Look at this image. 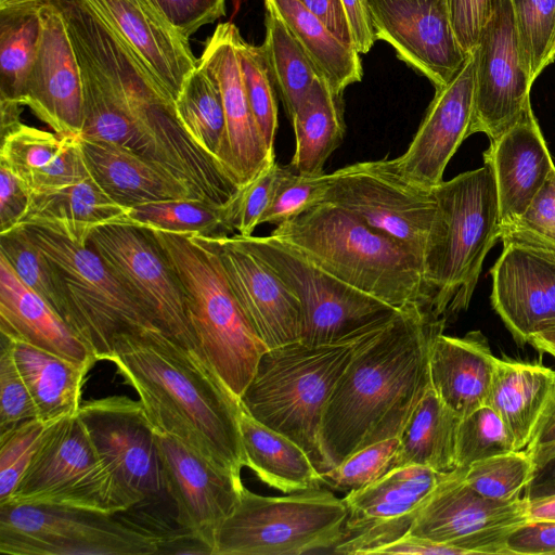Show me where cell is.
I'll use <instances>...</instances> for the list:
<instances>
[{
	"instance_id": "obj_61",
	"label": "cell",
	"mask_w": 555,
	"mask_h": 555,
	"mask_svg": "<svg viewBox=\"0 0 555 555\" xmlns=\"http://www.w3.org/2000/svg\"><path fill=\"white\" fill-rule=\"evenodd\" d=\"M555 496V456L537 467L524 490L522 498L534 502Z\"/></svg>"
},
{
	"instance_id": "obj_12",
	"label": "cell",
	"mask_w": 555,
	"mask_h": 555,
	"mask_svg": "<svg viewBox=\"0 0 555 555\" xmlns=\"http://www.w3.org/2000/svg\"><path fill=\"white\" fill-rule=\"evenodd\" d=\"M321 203L349 211L398 241L425 264L440 230L434 189L406 178L395 159L354 163L326 173Z\"/></svg>"
},
{
	"instance_id": "obj_25",
	"label": "cell",
	"mask_w": 555,
	"mask_h": 555,
	"mask_svg": "<svg viewBox=\"0 0 555 555\" xmlns=\"http://www.w3.org/2000/svg\"><path fill=\"white\" fill-rule=\"evenodd\" d=\"M137 53L175 100L198 60L150 0H86Z\"/></svg>"
},
{
	"instance_id": "obj_32",
	"label": "cell",
	"mask_w": 555,
	"mask_h": 555,
	"mask_svg": "<svg viewBox=\"0 0 555 555\" xmlns=\"http://www.w3.org/2000/svg\"><path fill=\"white\" fill-rule=\"evenodd\" d=\"M554 388V370L539 363L498 358L487 405L507 427L515 450L527 447Z\"/></svg>"
},
{
	"instance_id": "obj_45",
	"label": "cell",
	"mask_w": 555,
	"mask_h": 555,
	"mask_svg": "<svg viewBox=\"0 0 555 555\" xmlns=\"http://www.w3.org/2000/svg\"><path fill=\"white\" fill-rule=\"evenodd\" d=\"M237 53L249 106L268 150L274 152L278 103L270 66L262 47L248 43L242 36Z\"/></svg>"
},
{
	"instance_id": "obj_54",
	"label": "cell",
	"mask_w": 555,
	"mask_h": 555,
	"mask_svg": "<svg viewBox=\"0 0 555 555\" xmlns=\"http://www.w3.org/2000/svg\"><path fill=\"white\" fill-rule=\"evenodd\" d=\"M505 0H447L451 24L465 54L477 47L487 23Z\"/></svg>"
},
{
	"instance_id": "obj_60",
	"label": "cell",
	"mask_w": 555,
	"mask_h": 555,
	"mask_svg": "<svg viewBox=\"0 0 555 555\" xmlns=\"http://www.w3.org/2000/svg\"><path fill=\"white\" fill-rule=\"evenodd\" d=\"M374 554H435V555H466L464 551L448 544L438 543L413 534H405L396 541L385 544L373 552Z\"/></svg>"
},
{
	"instance_id": "obj_44",
	"label": "cell",
	"mask_w": 555,
	"mask_h": 555,
	"mask_svg": "<svg viewBox=\"0 0 555 555\" xmlns=\"http://www.w3.org/2000/svg\"><path fill=\"white\" fill-rule=\"evenodd\" d=\"M533 472L534 464L526 450H513L470 464L464 481L482 496L513 501L521 498Z\"/></svg>"
},
{
	"instance_id": "obj_56",
	"label": "cell",
	"mask_w": 555,
	"mask_h": 555,
	"mask_svg": "<svg viewBox=\"0 0 555 555\" xmlns=\"http://www.w3.org/2000/svg\"><path fill=\"white\" fill-rule=\"evenodd\" d=\"M29 201V192L23 183L0 164V232L15 228L24 215Z\"/></svg>"
},
{
	"instance_id": "obj_18",
	"label": "cell",
	"mask_w": 555,
	"mask_h": 555,
	"mask_svg": "<svg viewBox=\"0 0 555 555\" xmlns=\"http://www.w3.org/2000/svg\"><path fill=\"white\" fill-rule=\"evenodd\" d=\"M377 40L428 78L448 83L468 57L455 37L447 0H366Z\"/></svg>"
},
{
	"instance_id": "obj_33",
	"label": "cell",
	"mask_w": 555,
	"mask_h": 555,
	"mask_svg": "<svg viewBox=\"0 0 555 555\" xmlns=\"http://www.w3.org/2000/svg\"><path fill=\"white\" fill-rule=\"evenodd\" d=\"M238 426L246 466L262 482L284 493L323 483L322 474L296 442L255 420L241 403Z\"/></svg>"
},
{
	"instance_id": "obj_37",
	"label": "cell",
	"mask_w": 555,
	"mask_h": 555,
	"mask_svg": "<svg viewBox=\"0 0 555 555\" xmlns=\"http://www.w3.org/2000/svg\"><path fill=\"white\" fill-rule=\"evenodd\" d=\"M272 1L334 95L341 98L349 85L361 81L362 64L354 48L339 41L297 0Z\"/></svg>"
},
{
	"instance_id": "obj_62",
	"label": "cell",
	"mask_w": 555,
	"mask_h": 555,
	"mask_svg": "<svg viewBox=\"0 0 555 555\" xmlns=\"http://www.w3.org/2000/svg\"><path fill=\"white\" fill-rule=\"evenodd\" d=\"M528 344L540 352H545L555 358V325L532 334Z\"/></svg>"
},
{
	"instance_id": "obj_30",
	"label": "cell",
	"mask_w": 555,
	"mask_h": 555,
	"mask_svg": "<svg viewBox=\"0 0 555 555\" xmlns=\"http://www.w3.org/2000/svg\"><path fill=\"white\" fill-rule=\"evenodd\" d=\"M0 332L78 363L96 359L55 310L26 286L0 256Z\"/></svg>"
},
{
	"instance_id": "obj_22",
	"label": "cell",
	"mask_w": 555,
	"mask_h": 555,
	"mask_svg": "<svg viewBox=\"0 0 555 555\" xmlns=\"http://www.w3.org/2000/svg\"><path fill=\"white\" fill-rule=\"evenodd\" d=\"M490 269V300L514 340L555 325V251L516 242L503 243Z\"/></svg>"
},
{
	"instance_id": "obj_8",
	"label": "cell",
	"mask_w": 555,
	"mask_h": 555,
	"mask_svg": "<svg viewBox=\"0 0 555 555\" xmlns=\"http://www.w3.org/2000/svg\"><path fill=\"white\" fill-rule=\"evenodd\" d=\"M53 264L65 304L64 321L96 361H108L124 334L159 330L88 244L49 230L21 225Z\"/></svg>"
},
{
	"instance_id": "obj_40",
	"label": "cell",
	"mask_w": 555,
	"mask_h": 555,
	"mask_svg": "<svg viewBox=\"0 0 555 555\" xmlns=\"http://www.w3.org/2000/svg\"><path fill=\"white\" fill-rule=\"evenodd\" d=\"M43 5L0 10V102L21 105L24 85L40 43Z\"/></svg>"
},
{
	"instance_id": "obj_52",
	"label": "cell",
	"mask_w": 555,
	"mask_h": 555,
	"mask_svg": "<svg viewBox=\"0 0 555 555\" xmlns=\"http://www.w3.org/2000/svg\"><path fill=\"white\" fill-rule=\"evenodd\" d=\"M327 188L326 173L304 176L286 167L274 198L261 219L262 223L280 225L308 207L319 204Z\"/></svg>"
},
{
	"instance_id": "obj_19",
	"label": "cell",
	"mask_w": 555,
	"mask_h": 555,
	"mask_svg": "<svg viewBox=\"0 0 555 555\" xmlns=\"http://www.w3.org/2000/svg\"><path fill=\"white\" fill-rule=\"evenodd\" d=\"M155 437L164 488L177 507L176 521L212 552L216 531L234 509L244 487L241 477L176 437L158 430Z\"/></svg>"
},
{
	"instance_id": "obj_48",
	"label": "cell",
	"mask_w": 555,
	"mask_h": 555,
	"mask_svg": "<svg viewBox=\"0 0 555 555\" xmlns=\"http://www.w3.org/2000/svg\"><path fill=\"white\" fill-rule=\"evenodd\" d=\"M286 166L271 160L250 181L240 185L232 198L225 203L227 217L233 230L242 236H250L261 224L270 207Z\"/></svg>"
},
{
	"instance_id": "obj_20",
	"label": "cell",
	"mask_w": 555,
	"mask_h": 555,
	"mask_svg": "<svg viewBox=\"0 0 555 555\" xmlns=\"http://www.w3.org/2000/svg\"><path fill=\"white\" fill-rule=\"evenodd\" d=\"M42 30L28 72L21 105L55 133L80 135L83 126L81 68L65 23L54 5L41 9Z\"/></svg>"
},
{
	"instance_id": "obj_24",
	"label": "cell",
	"mask_w": 555,
	"mask_h": 555,
	"mask_svg": "<svg viewBox=\"0 0 555 555\" xmlns=\"http://www.w3.org/2000/svg\"><path fill=\"white\" fill-rule=\"evenodd\" d=\"M238 28L231 22L217 25L206 40L198 62L217 82L224 108L229 171L243 185L275 159L260 133L247 99L237 53Z\"/></svg>"
},
{
	"instance_id": "obj_6",
	"label": "cell",
	"mask_w": 555,
	"mask_h": 555,
	"mask_svg": "<svg viewBox=\"0 0 555 555\" xmlns=\"http://www.w3.org/2000/svg\"><path fill=\"white\" fill-rule=\"evenodd\" d=\"M434 190L440 230L424 264L427 310L447 324L468 308L483 260L501 237L500 208L487 165L442 181Z\"/></svg>"
},
{
	"instance_id": "obj_43",
	"label": "cell",
	"mask_w": 555,
	"mask_h": 555,
	"mask_svg": "<svg viewBox=\"0 0 555 555\" xmlns=\"http://www.w3.org/2000/svg\"><path fill=\"white\" fill-rule=\"evenodd\" d=\"M518 43L534 81L555 61V0H511Z\"/></svg>"
},
{
	"instance_id": "obj_17",
	"label": "cell",
	"mask_w": 555,
	"mask_h": 555,
	"mask_svg": "<svg viewBox=\"0 0 555 555\" xmlns=\"http://www.w3.org/2000/svg\"><path fill=\"white\" fill-rule=\"evenodd\" d=\"M475 61L470 135L490 140L516 125L531 107L532 80L516 33L511 0L496 10L472 52Z\"/></svg>"
},
{
	"instance_id": "obj_31",
	"label": "cell",
	"mask_w": 555,
	"mask_h": 555,
	"mask_svg": "<svg viewBox=\"0 0 555 555\" xmlns=\"http://www.w3.org/2000/svg\"><path fill=\"white\" fill-rule=\"evenodd\" d=\"M127 211L128 208L115 203L88 178L60 188L29 192L27 208L16 227L42 228L85 246L93 229L126 221Z\"/></svg>"
},
{
	"instance_id": "obj_57",
	"label": "cell",
	"mask_w": 555,
	"mask_h": 555,
	"mask_svg": "<svg viewBox=\"0 0 555 555\" xmlns=\"http://www.w3.org/2000/svg\"><path fill=\"white\" fill-rule=\"evenodd\" d=\"M297 1L315 16L339 41L354 48L350 25L341 0Z\"/></svg>"
},
{
	"instance_id": "obj_5",
	"label": "cell",
	"mask_w": 555,
	"mask_h": 555,
	"mask_svg": "<svg viewBox=\"0 0 555 555\" xmlns=\"http://www.w3.org/2000/svg\"><path fill=\"white\" fill-rule=\"evenodd\" d=\"M375 330L332 345L295 341L268 349L238 400L241 405L296 442L321 474L330 470L321 446L325 405L353 354Z\"/></svg>"
},
{
	"instance_id": "obj_3",
	"label": "cell",
	"mask_w": 555,
	"mask_h": 555,
	"mask_svg": "<svg viewBox=\"0 0 555 555\" xmlns=\"http://www.w3.org/2000/svg\"><path fill=\"white\" fill-rule=\"evenodd\" d=\"M339 279L395 308H428L424 261L353 214L312 205L270 234ZM428 311V310H427Z\"/></svg>"
},
{
	"instance_id": "obj_49",
	"label": "cell",
	"mask_w": 555,
	"mask_h": 555,
	"mask_svg": "<svg viewBox=\"0 0 555 555\" xmlns=\"http://www.w3.org/2000/svg\"><path fill=\"white\" fill-rule=\"evenodd\" d=\"M49 424L31 418L0 435V505L22 480Z\"/></svg>"
},
{
	"instance_id": "obj_35",
	"label": "cell",
	"mask_w": 555,
	"mask_h": 555,
	"mask_svg": "<svg viewBox=\"0 0 555 555\" xmlns=\"http://www.w3.org/2000/svg\"><path fill=\"white\" fill-rule=\"evenodd\" d=\"M291 119L296 144L289 166L299 175H323L327 158L345 134L341 98L318 78Z\"/></svg>"
},
{
	"instance_id": "obj_7",
	"label": "cell",
	"mask_w": 555,
	"mask_h": 555,
	"mask_svg": "<svg viewBox=\"0 0 555 555\" xmlns=\"http://www.w3.org/2000/svg\"><path fill=\"white\" fill-rule=\"evenodd\" d=\"M348 509L326 489L266 496L243 487L231 514L218 527L212 555H300L333 551Z\"/></svg>"
},
{
	"instance_id": "obj_55",
	"label": "cell",
	"mask_w": 555,
	"mask_h": 555,
	"mask_svg": "<svg viewBox=\"0 0 555 555\" xmlns=\"http://www.w3.org/2000/svg\"><path fill=\"white\" fill-rule=\"evenodd\" d=\"M506 555H555V520L528 519L505 540Z\"/></svg>"
},
{
	"instance_id": "obj_15",
	"label": "cell",
	"mask_w": 555,
	"mask_h": 555,
	"mask_svg": "<svg viewBox=\"0 0 555 555\" xmlns=\"http://www.w3.org/2000/svg\"><path fill=\"white\" fill-rule=\"evenodd\" d=\"M452 472L408 465L392 469L364 488L347 492L343 500L348 516L343 537L332 552L373 555L376 548L405 535Z\"/></svg>"
},
{
	"instance_id": "obj_1",
	"label": "cell",
	"mask_w": 555,
	"mask_h": 555,
	"mask_svg": "<svg viewBox=\"0 0 555 555\" xmlns=\"http://www.w3.org/2000/svg\"><path fill=\"white\" fill-rule=\"evenodd\" d=\"M444 326L416 304L364 339L325 405L321 446L330 469L372 443L399 437L430 385L429 347Z\"/></svg>"
},
{
	"instance_id": "obj_4",
	"label": "cell",
	"mask_w": 555,
	"mask_h": 555,
	"mask_svg": "<svg viewBox=\"0 0 555 555\" xmlns=\"http://www.w3.org/2000/svg\"><path fill=\"white\" fill-rule=\"evenodd\" d=\"M147 229L178 280L203 360L240 400L268 348L242 311L210 237Z\"/></svg>"
},
{
	"instance_id": "obj_53",
	"label": "cell",
	"mask_w": 555,
	"mask_h": 555,
	"mask_svg": "<svg viewBox=\"0 0 555 555\" xmlns=\"http://www.w3.org/2000/svg\"><path fill=\"white\" fill-rule=\"evenodd\" d=\"M185 38L227 13V0H150Z\"/></svg>"
},
{
	"instance_id": "obj_38",
	"label": "cell",
	"mask_w": 555,
	"mask_h": 555,
	"mask_svg": "<svg viewBox=\"0 0 555 555\" xmlns=\"http://www.w3.org/2000/svg\"><path fill=\"white\" fill-rule=\"evenodd\" d=\"M175 106L186 133L232 178L221 93L212 76L199 62L184 81Z\"/></svg>"
},
{
	"instance_id": "obj_16",
	"label": "cell",
	"mask_w": 555,
	"mask_h": 555,
	"mask_svg": "<svg viewBox=\"0 0 555 555\" xmlns=\"http://www.w3.org/2000/svg\"><path fill=\"white\" fill-rule=\"evenodd\" d=\"M457 467L425 504L406 534L455 546L468 554L506 555L505 540L529 519L521 496L499 501L482 496L465 481Z\"/></svg>"
},
{
	"instance_id": "obj_42",
	"label": "cell",
	"mask_w": 555,
	"mask_h": 555,
	"mask_svg": "<svg viewBox=\"0 0 555 555\" xmlns=\"http://www.w3.org/2000/svg\"><path fill=\"white\" fill-rule=\"evenodd\" d=\"M0 256L8 261L21 281L64 320L65 304L57 273L22 227L1 233Z\"/></svg>"
},
{
	"instance_id": "obj_47",
	"label": "cell",
	"mask_w": 555,
	"mask_h": 555,
	"mask_svg": "<svg viewBox=\"0 0 555 555\" xmlns=\"http://www.w3.org/2000/svg\"><path fill=\"white\" fill-rule=\"evenodd\" d=\"M399 449V437L372 443L323 473L322 482L346 492L364 488L395 469Z\"/></svg>"
},
{
	"instance_id": "obj_28",
	"label": "cell",
	"mask_w": 555,
	"mask_h": 555,
	"mask_svg": "<svg viewBox=\"0 0 555 555\" xmlns=\"http://www.w3.org/2000/svg\"><path fill=\"white\" fill-rule=\"evenodd\" d=\"M498 358L481 331L462 337L436 334L430 343V386L460 417L487 405Z\"/></svg>"
},
{
	"instance_id": "obj_2",
	"label": "cell",
	"mask_w": 555,
	"mask_h": 555,
	"mask_svg": "<svg viewBox=\"0 0 555 555\" xmlns=\"http://www.w3.org/2000/svg\"><path fill=\"white\" fill-rule=\"evenodd\" d=\"M108 361L138 393L155 430L241 477L240 401L197 353L155 328L121 335Z\"/></svg>"
},
{
	"instance_id": "obj_41",
	"label": "cell",
	"mask_w": 555,
	"mask_h": 555,
	"mask_svg": "<svg viewBox=\"0 0 555 555\" xmlns=\"http://www.w3.org/2000/svg\"><path fill=\"white\" fill-rule=\"evenodd\" d=\"M126 221L145 228L194 232L218 237L232 235L224 205L198 198L171 199L141 204L128 208Z\"/></svg>"
},
{
	"instance_id": "obj_21",
	"label": "cell",
	"mask_w": 555,
	"mask_h": 555,
	"mask_svg": "<svg viewBox=\"0 0 555 555\" xmlns=\"http://www.w3.org/2000/svg\"><path fill=\"white\" fill-rule=\"evenodd\" d=\"M209 237L242 311L267 348L299 341L301 306L289 287L237 233Z\"/></svg>"
},
{
	"instance_id": "obj_59",
	"label": "cell",
	"mask_w": 555,
	"mask_h": 555,
	"mask_svg": "<svg viewBox=\"0 0 555 555\" xmlns=\"http://www.w3.org/2000/svg\"><path fill=\"white\" fill-rule=\"evenodd\" d=\"M341 1L350 25L353 46L359 53L365 54L377 40L371 23L366 0Z\"/></svg>"
},
{
	"instance_id": "obj_34",
	"label": "cell",
	"mask_w": 555,
	"mask_h": 555,
	"mask_svg": "<svg viewBox=\"0 0 555 555\" xmlns=\"http://www.w3.org/2000/svg\"><path fill=\"white\" fill-rule=\"evenodd\" d=\"M12 340L15 361L35 401L38 418L52 423L78 415L85 378L94 364L74 362Z\"/></svg>"
},
{
	"instance_id": "obj_27",
	"label": "cell",
	"mask_w": 555,
	"mask_h": 555,
	"mask_svg": "<svg viewBox=\"0 0 555 555\" xmlns=\"http://www.w3.org/2000/svg\"><path fill=\"white\" fill-rule=\"evenodd\" d=\"M80 146L90 178L125 208L160 201L202 199L171 172L124 146L82 137Z\"/></svg>"
},
{
	"instance_id": "obj_58",
	"label": "cell",
	"mask_w": 555,
	"mask_h": 555,
	"mask_svg": "<svg viewBox=\"0 0 555 555\" xmlns=\"http://www.w3.org/2000/svg\"><path fill=\"white\" fill-rule=\"evenodd\" d=\"M525 450L534 469L555 456V388Z\"/></svg>"
},
{
	"instance_id": "obj_63",
	"label": "cell",
	"mask_w": 555,
	"mask_h": 555,
	"mask_svg": "<svg viewBox=\"0 0 555 555\" xmlns=\"http://www.w3.org/2000/svg\"><path fill=\"white\" fill-rule=\"evenodd\" d=\"M49 0H0V10L27 5H43Z\"/></svg>"
},
{
	"instance_id": "obj_39",
	"label": "cell",
	"mask_w": 555,
	"mask_h": 555,
	"mask_svg": "<svg viewBox=\"0 0 555 555\" xmlns=\"http://www.w3.org/2000/svg\"><path fill=\"white\" fill-rule=\"evenodd\" d=\"M266 38L261 44L284 107L293 117L313 82L321 78L272 0H264Z\"/></svg>"
},
{
	"instance_id": "obj_50",
	"label": "cell",
	"mask_w": 555,
	"mask_h": 555,
	"mask_svg": "<svg viewBox=\"0 0 555 555\" xmlns=\"http://www.w3.org/2000/svg\"><path fill=\"white\" fill-rule=\"evenodd\" d=\"M500 240L555 251V167L522 216L502 230Z\"/></svg>"
},
{
	"instance_id": "obj_13",
	"label": "cell",
	"mask_w": 555,
	"mask_h": 555,
	"mask_svg": "<svg viewBox=\"0 0 555 555\" xmlns=\"http://www.w3.org/2000/svg\"><path fill=\"white\" fill-rule=\"evenodd\" d=\"M87 244L163 333L202 358L178 280L147 228L105 223L93 229Z\"/></svg>"
},
{
	"instance_id": "obj_36",
	"label": "cell",
	"mask_w": 555,
	"mask_h": 555,
	"mask_svg": "<svg viewBox=\"0 0 555 555\" xmlns=\"http://www.w3.org/2000/svg\"><path fill=\"white\" fill-rule=\"evenodd\" d=\"M460 420L429 385L399 435L400 449L395 468L420 465L440 473L456 469Z\"/></svg>"
},
{
	"instance_id": "obj_51",
	"label": "cell",
	"mask_w": 555,
	"mask_h": 555,
	"mask_svg": "<svg viewBox=\"0 0 555 555\" xmlns=\"http://www.w3.org/2000/svg\"><path fill=\"white\" fill-rule=\"evenodd\" d=\"M31 418H38V412L31 393L17 367L13 340L1 334L0 435Z\"/></svg>"
},
{
	"instance_id": "obj_26",
	"label": "cell",
	"mask_w": 555,
	"mask_h": 555,
	"mask_svg": "<svg viewBox=\"0 0 555 555\" xmlns=\"http://www.w3.org/2000/svg\"><path fill=\"white\" fill-rule=\"evenodd\" d=\"M483 160L494 177L502 232L522 216L555 167L531 107L490 140Z\"/></svg>"
},
{
	"instance_id": "obj_14",
	"label": "cell",
	"mask_w": 555,
	"mask_h": 555,
	"mask_svg": "<svg viewBox=\"0 0 555 555\" xmlns=\"http://www.w3.org/2000/svg\"><path fill=\"white\" fill-rule=\"evenodd\" d=\"M78 416L133 506L165 489L155 430L140 400L121 395L91 399L81 403Z\"/></svg>"
},
{
	"instance_id": "obj_46",
	"label": "cell",
	"mask_w": 555,
	"mask_h": 555,
	"mask_svg": "<svg viewBox=\"0 0 555 555\" xmlns=\"http://www.w3.org/2000/svg\"><path fill=\"white\" fill-rule=\"evenodd\" d=\"M515 450L513 438L499 416L489 405H483L461 417L455 446L456 466L470 464Z\"/></svg>"
},
{
	"instance_id": "obj_11",
	"label": "cell",
	"mask_w": 555,
	"mask_h": 555,
	"mask_svg": "<svg viewBox=\"0 0 555 555\" xmlns=\"http://www.w3.org/2000/svg\"><path fill=\"white\" fill-rule=\"evenodd\" d=\"M240 236L298 298L299 341L306 345L356 338L386 325L402 310L340 281L271 235Z\"/></svg>"
},
{
	"instance_id": "obj_9",
	"label": "cell",
	"mask_w": 555,
	"mask_h": 555,
	"mask_svg": "<svg viewBox=\"0 0 555 555\" xmlns=\"http://www.w3.org/2000/svg\"><path fill=\"white\" fill-rule=\"evenodd\" d=\"M116 515L44 505H0V553L159 554L167 532Z\"/></svg>"
},
{
	"instance_id": "obj_23",
	"label": "cell",
	"mask_w": 555,
	"mask_h": 555,
	"mask_svg": "<svg viewBox=\"0 0 555 555\" xmlns=\"http://www.w3.org/2000/svg\"><path fill=\"white\" fill-rule=\"evenodd\" d=\"M475 61L473 54L454 77L436 89L423 121L406 151L395 159L410 180L434 189L462 142L470 135L474 106Z\"/></svg>"
},
{
	"instance_id": "obj_10",
	"label": "cell",
	"mask_w": 555,
	"mask_h": 555,
	"mask_svg": "<svg viewBox=\"0 0 555 555\" xmlns=\"http://www.w3.org/2000/svg\"><path fill=\"white\" fill-rule=\"evenodd\" d=\"M5 504L44 505L118 514L133 506L100 457L78 415L47 427Z\"/></svg>"
},
{
	"instance_id": "obj_29",
	"label": "cell",
	"mask_w": 555,
	"mask_h": 555,
	"mask_svg": "<svg viewBox=\"0 0 555 555\" xmlns=\"http://www.w3.org/2000/svg\"><path fill=\"white\" fill-rule=\"evenodd\" d=\"M0 164L28 192L49 190L90 178L80 135H62L22 121L1 133Z\"/></svg>"
}]
</instances>
